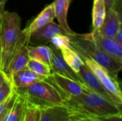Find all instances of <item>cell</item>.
I'll use <instances>...</instances> for the list:
<instances>
[{
    "instance_id": "22",
    "label": "cell",
    "mask_w": 122,
    "mask_h": 121,
    "mask_svg": "<svg viewBox=\"0 0 122 121\" xmlns=\"http://www.w3.org/2000/svg\"><path fill=\"white\" fill-rule=\"evenodd\" d=\"M49 43L56 49L61 51L65 48H72L70 44V37L68 34H58L54 36Z\"/></svg>"
},
{
    "instance_id": "33",
    "label": "cell",
    "mask_w": 122,
    "mask_h": 121,
    "mask_svg": "<svg viewBox=\"0 0 122 121\" xmlns=\"http://www.w3.org/2000/svg\"><path fill=\"white\" fill-rule=\"evenodd\" d=\"M7 1H8V0H0V2L2 3V4H5L6 2Z\"/></svg>"
},
{
    "instance_id": "16",
    "label": "cell",
    "mask_w": 122,
    "mask_h": 121,
    "mask_svg": "<svg viewBox=\"0 0 122 121\" xmlns=\"http://www.w3.org/2000/svg\"><path fill=\"white\" fill-rule=\"evenodd\" d=\"M71 1L72 0H55L53 2L55 12V18L57 19V21L59 24V25L68 35L76 34V33L70 29L67 22L68 9Z\"/></svg>"
},
{
    "instance_id": "28",
    "label": "cell",
    "mask_w": 122,
    "mask_h": 121,
    "mask_svg": "<svg viewBox=\"0 0 122 121\" xmlns=\"http://www.w3.org/2000/svg\"><path fill=\"white\" fill-rule=\"evenodd\" d=\"M8 80L7 79V77L5 74V73L0 69V87L3 85V83L6 81Z\"/></svg>"
},
{
    "instance_id": "32",
    "label": "cell",
    "mask_w": 122,
    "mask_h": 121,
    "mask_svg": "<svg viewBox=\"0 0 122 121\" xmlns=\"http://www.w3.org/2000/svg\"><path fill=\"white\" fill-rule=\"evenodd\" d=\"M1 46L0 42V69H1Z\"/></svg>"
},
{
    "instance_id": "7",
    "label": "cell",
    "mask_w": 122,
    "mask_h": 121,
    "mask_svg": "<svg viewBox=\"0 0 122 121\" xmlns=\"http://www.w3.org/2000/svg\"><path fill=\"white\" fill-rule=\"evenodd\" d=\"M85 117L61 104L41 109L39 121H79Z\"/></svg>"
},
{
    "instance_id": "21",
    "label": "cell",
    "mask_w": 122,
    "mask_h": 121,
    "mask_svg": "<svg viewBox=\"0 0 122 121\" xmlns=\"http://www.w3.org/2000/svg\"><path fill=\"white\" fill-rule=\"evenodd\" d=\"M26 68L31 70V71L34 72L35 73L44 76V77H48L52 73L51 67L42 62H40L39 61L29 58Z\"/></svg>"
},
{
    "instance_id": "29",
    "label": "cell",
    "mask_w": 122,
    "mask_h": 121,
    "mask_svg": "<svg viewBox=\"0 0 122 121\" xmlns=\"http://www.w3.org/2000/svg\"><path fill=\"white\" fill-rule=\"evenodd\" d=\"M14 104V103H13ZM12 104V105H13ZM12 105L11 106H10L9 108H7L4 112H2L1 114H0V121H4V118L6 117V114L8 113V112H9V109L11 108V107L12 106Z\"/></svg>"
},
{
    "instance_id": "6",
    "label": "cell",
    "mask_w": 122,
    "mask_h": 121,
    "mask_svg": "<svg viewBox=\"0 0 122 121\" xmlns=\"http://www.w3.org/2000/svg\"><path fill=\"white\" fill-rule=\"evenodd\" d=\"M45 80L57 90L63 101L71 96H77L86 90L84 84L55 73H52Z\"/></svg>"
},
{
    "instance_id": "8",
    "label": "cell",
    "mask_w": 122,
    "mask_h": 121,
    "mask_svg": "<svg viewBox=\"0 0 122 121\" xmlns=\"http://www.w3.org/2000/svg\"><path fill=\"white\" fill-rule=\"evenodd\" d=\"M82 37L91 40L103 51L112 56L117 60L122 61V44L114 37L109 38L100 35L97 31L90 34H81Z\"/></svg>"
},
{
    "instance_id": "18",
    "label": "cell",
    "mask_w": 122,
    "mask_h": 121,
    "mask_svg": "<svg viewBox=\"0 0 122 121\" xmlns=\"http://www.w3.org/2000/svg\"><path fill=\"white\" fill-rule=\"evenodd\" d=\"M107 9L104 0H94L92 9V26L93 31L100 28L104 20Z\"/></svg>"
},
{
    "instance_id": "13",
    "label": "cell",
    "mask_w": 122,
    "mask_h": 121,
    "mask_svg": "<svg viewBox=\"0 0 122 121\" xmlns=\"http://www.w3.org/2000/svg\"><path fill=\"white\" fill-rule=\"evenodd\" d=\"M46 77L39 76L28 68H24L14 73L10 82L14 89L27 87L36 82L45 80Z\"/></svg>"
},
{
    "instance_id": "30",
    "label": "cell",
    "mask_w": 122,
    "mask_h": 121,
    "mask_svg": "<svg viewBox=\"0 0 122 121\" xmlns=\"http://www.w3.org/2000/svg\"><path fill=\"white\" fill-rule=\"evenodd\" d=\"M79 121H100L97 118H91V117H85L81 119H80Z\"/></svg>"
},
{
    "instance_id": "10",
    "label": "cell",
    "mask_w": 122,
    "mask_h": 121,
    "mask_svg": "<svg viewBox=\"0 0 122 121\" xmlns=\"http://www.w3.org/2000/svg\"><path fill=\"white\" fill-rule=\"evenodd\" d=\"M122 24L121 14L114 6L113 8L107 10L103 24L99 29L94 31H97L100 35L103 36L114 38L115 37L119 28Z\"/></svg>"
},
{
    "instance_id": "31",
    "label": "cell",
    "mask_w": 122,
    "mask_h": 121,
    "mask_svg": "<svg viewBox=\"0 0 122 121\" xmlns=\"http://www.w3.org/2000/svg\"><path fill=\"white\" fill-rule=\"evenodd\" d=\"M4 5H5V4H2V3L0 2V19H1V16L3 15V14H4V11H5Z\"/></svg>"
},
{
    "instance_id": "20",
    "label": "cell",
    "mask_w": 122,
    "mask_h": 121,
    "mask_svg": "<svg viewBox=\"0 0 122 121\" xmlns=\"http://www.w3.org/2000/svg\"><path fill=\"white\" fill-rule=\"evenodd\" d=\"M24 114V103L17 95L16 100L9 109L4 121H23Z\"/></svg>"
},
{
    "instance_id": "27",
    "label": "cell",
    "mask_w": 122,
    "mask_h": 121,
    "mask_svg": "<svg viewBox=\"0 0 122 121\" xmlns=\"http://www.w3.org/2000/svg\"><path fill=\"white\" fill-rule=\"evenodd\" d=\"M119 43H121L122 44V24L119 26V30L114 37Z\"/></svg>"
},
{
    "instance_id": "25",
    "label": "cell",
    "mask_w": 122,
    "mask_h": 121,
    "mask_svg": "<svg viewBox=\"0 0 122 121\" xmlns=\"http://www.w3.org/2000/svg\"><path fill=\"white\" fill-rule=\"evenodd\" d=\"M97 118H98L100 121H122V114H119L106 117H100Z\"/></svg>"
},
{
    "instance_id": "17",
    "label": "cell",
    "mask_w": 122,
    "mask_h": 121,
    "mask_svg": "<svg viewBox=\"0 0 122 121\" xmlns=\"http://www.w3.org/2000/svg\"><path fill=\"white\" fill-rule=\"evenodd\" d=\"M28 53L29 58L39 61L51 66L52 56L51 47L43 44L36 46H31L29 45Z\"/></svg>"
},
{
    "instance_id": "23",
    "label": "cell",
    "mask_w": 122,
    "mask_h": 121,
    "mask_svg": "<svg viewBox=\"0 0 122 121\" xmlns=\"http://www.w3.org/2000/svg\"><path fill=\"white\" fill-rule=\"evenodd\" d=\"M40 113L41 109L24 103V114L23 121H39Z\"/></svg>"
},
{
    "instance_id": "14",
    "label": "cell",
    "mask_w": 122,
    "mask_h": 121,
    "mask_svg": "<svg viewBox=\"0 0 122 121\" xmlns=\"http://www.w3.org/2000/svg\"><path fill=\"white\" fill-rule=\"evenodd\" d=\"M28 46L29 45L22 46L14 55L10 61L7 68L5 71H4L7 77V79L9 81L14 73L20 70L26 68V66L29 60V56L28 53Z\"/></svg>"
},
{
    "instance_id": "34",
    "label": "cell",
    "mask_w": 122,
    "mask_h": 121,
    "mask_svg": "<svg viewBox=\"0 0 122 121\" xmlns=\"http://www.w3.org/2000/svg\"></svg>"
},
{
    "instance_id": "4",
    "label": "cell",
    "mask_w": 122,
    "mask_h": 121,
    "mask_svg": "<svg viewBox=\"0 0 122 121\" xmlns=\"http://www.w3.org/2000/svg\"><path fill=\"white\" fill-rule=\"evenodd\" d=\"M69 36L71 47L76 51L89 56L117 78L122 71V61L103 51L91 40L82 37L81 34H76Z\"/></svg>"
},
{
    "instance_id": "1",
    "label": "cell",
    "mask_w": 122,
    "mask_h": 121,
    "mask_svg": "<svg viewBox=\"0 0 122 121\" xmlns=\"http://www.w3.org/2000/svg\"><path fill=\"white\" fill-rule=\"evenodd\" d=\"M1 46V70L5 71L14 55L24 46L29 45V36L21 29V18L16 12L4 11L0 19Z\"/></svg>"
},
{
    "instance_id": "15",
    "label": "cell",
    "mask_w": 122,
    "mask_h": 121,
    "mask_svg": "<svg viewBox=\"0 0 122 121\" xmlns=\"http://www.w3.org/2000/svg\"><path fill=\"white\" fill-rule=\"evenodd\" d=\"M55 18V12H54V4H51L46 6L41 12L40 14L29 24L23 31L30 36L31 34L35 31L36 30L40 29L41 27L46 25L49 23L54 21Z\"/></svg>"
},
{
    "instance_id": "19",
    "label": "cell",
    "mask_w": 122,
    "mask_h": 121,
    "mask_svg": "<svg viewBox=\"0 0 122 121\" xmlns=\"http://www.w3.org/2000/svg\"><path fill=\"white\" fill-rule=\"evenodd\" d=\"M60 52L66 63L77 73L80 67L84 64L80 55L73 48L62 49Z\"/></svg>"
},
{
    "instance_id": "12",
    "label": "cell",
    "mask_w": 122,
    "mask_h": 121,
    "mask_svg": "<svg viewBox=\"0 0 122 121\" xmlns=\"http://www.w3.org/2000/svg\"><path fill=\"white\" fill-rule=\"evenodd\" d=\"M77 74L79 75L83 84L86 86L89 89L102 96L107 101L113 103L111 96H109L108 92L103 87V86L101 84L97 77L94 75V73L90 71V69L84 64V63L80 67Z\"/></svg>"
},
{
    "instance_id": "9",
    "label": "cell",
    "mask_w": 122,
    "mask_h": 121,
    "mask_svg": "<svg viewBox=\"0 0 122 121\" xmlns=\"http://www.w3.org/2000/svg\"><path fill=\"white\" fill-rule=\"evenodd\" d=\"M67 34L63 29L54 21L47 24L31 34L29 36V45H41L49 43V41L56 35Z\"/></svg>"
},
{
    "instance_id": "24",
    "label": "cell",
    "mask_w": 122,
    "mask_h": 121,
    "mask_svg": "<svg viewBox=\"0 0 122 121\" xmlns=\"http://www.w3.org/2000/svg\"><path fill=\"white\" fill-rule=\"evenodd\" d=\"M14 92L13 86L9 80H6L0 87V104L9 97Z\"/></svg>"
},
{
    "instance_id": "2",
    "label": "cell",
    "mask_w": 122,
    "mask_h": 121,
    "mask_svg": "<svg viewBox=\"0 0 122 121\" xmlns=\"http://www.w3.org/2000/svg\"><path fill=\"white\" fill-rule=\"evenodd\" d=\"M62 105L86 117L100 118L122 114L121 108L87 87L84 93L64 100Z\"/></svg>"
},
{
    "instance_id": "3",
    "label": "cell",
    "mask_w": 122,
    "mask_h": 121,
    "mask_svg": "<svg viewBox=\"0 0 122 121\" xmlns=\"http://www.w3.org/2000/svg\"><path fill=\"white\" fill-rule=\"evenodd\" d=\"M14 91L25 104L39 109L61 105L63 102L57 90L46 80Z\"/></svg>"
},
{
    "instance_id": "26",
    "label": "cell",
    "mask_w": 122,
    "mask_h": 121,
    "mask_svg": "<svg viewBox=\"0 0 122 121\" xmlns=\"http://www.w3.org/2000/svg\"><path fill=\"white\" fill-rule=\"evenodd\" d=\"M118 1H119V0H104V4H105V6H106L107 10L113 8Z\"/></svg>"
},
{
    "instance_id": "5",
    "label": "cell",
    "mask_w": 122,
    "mask_h": 121,
    "mask_svg": "<svg viewBox=\"0 0 122 121\" xmlns=\"http://www.w3.org/2000/svg\"><path fill=\"white\" fill-rule=\"evenodd\" d=\"M78 53L80 55L84 64L90 69V71L94 73L103 87L108 92L113 103L118 108H121L122 105V93L117 78L114 77L104 68L98 64L89 56L83 53Z\"/></svg>"
},
{
    "instance_id": "11",
    "label": "cell",
    "mask_w": 122,
    "mask_h": 121,
    "mask_svg": "<svg viewBox=\"0 0 122 121\" xmlns=\"http://www.w3.org/2000/svg\"><path fill=\"white\" fill-rule=\"evenodd\" d=\"M52 56L51 62V69L52 73H55L63 76L69 78L74 81H76L83 84L79 75L66 63L62 57L60 51L56 49L53 46L51 47Z\"/></svg>"
}]
</instances>
